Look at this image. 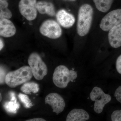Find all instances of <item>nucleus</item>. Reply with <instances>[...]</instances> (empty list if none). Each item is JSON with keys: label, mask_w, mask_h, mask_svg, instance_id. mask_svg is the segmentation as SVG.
I'll use <instances>...</instances> for the list:
<instances>
[{"label": "nucleus", "mask_w": 121, "mask_h": 121, "mask_svg": "<svg viewBox=\"0 0 121 121\" xmlns=\"http://www.w3.org/2000/svg\"><path fill=\"white\" fill-rule=\"evenodd\" d=\"M78 77L77 72L73 70H69L66 66L60 65L55 69L52 80L57 87L66 88L70 82H73Z\"/></svg>", "instance_id": "nucleus-3"}, {"label": "nucleus", "mask_w": 121, "mask_h": 121, "mask_svg": "<svg viewBox=\"0 0 121 121\" xmlns=\"http://www.w3.org/2000/svg\"><path fill=\"white\" fill-rule=\"evenodd\" d=\"M90 118V115L86 111L83 109H74L68 114L66 121H86Z\"/></svg>", "instance_id": "nucleus-13"}, {"label": "nucleus", "mask_w": 121, "mask_h": 121, "mask_svg": "<svg viewBox=\"0 0 121 121\" xmlns=\"http://www.w3.org/2000/svg\"><path fill=\"white\" fill-rule=\"evenodd\" d=\"M108 40L112 47L117 48L121 46V23L109 31Z\"/></svg>", "instance_id": "nucleus-12"}, {"label": "nucleus", "mask_w": 121, "mask_h": 121, "mask_svg": "<svg viewBox=\"0 0 121 121\" xmlns=\"http://www.w3.org/2000/svg\"><path fill=\"white\" fill-rule=\"evenodd\" d=\"M94 11L90 4H85L82 5L79 9L77 32L79 35L83 36L89 33L93 21Z\"/></svg>", "instance_id": "nucleus-1"}, {"label": "nucleus", "mask_w": 121, "mask_h": 121, "mask_svg": "<svg viewBox=\"0 0 121 121\" xmlns=\"http://www.w3.org/2000/svg\"><path fill=\"white\" fill-rule=\"evenodd\" d=\"M26 121H45L46 120L40 118H33V119H29Z\"/></svg>", "instance_id": "nucleus-25"}, {"label": "nucleus", "mask_w": 121, "mask_h": 121, "mask_svg": "<svg viewBox=\"0 0 121 121\" xmlns=\"http://www.w3.org/2000/svg\"><path fill=\"white\" fill-rule=\"evenodd\" d=\"M33 75L30 66H24L7 73L5 83L10 87L14 88L28 82L32 78Z\"/></svg>", "instance_id": "nucleus-2"}, {"label": "nucleus", "mask_w": 121, "mask_h": 121, "mask_svg": "<svg viewBox=\"0 0 121 121\" xmlns=\"http://www.w3.org/2000/svg\"><path fill=\"white\" fill-rule=\"evenodd\" d=\"M21 90L26 94H31V93L35 94L39 91V84L34 82H26L22 86Z\"/></svg>", "instance_id": "nucleus-16"}, {"label": "nucleus", "mask_w": 121, "mask_h": 121, "mask_svg": "<svg viewBox=\"0 0 121 121\" xmlns=\"http://www.w3.org/2000/svg\"><path fill=\"white\" fill-rule=\"evenodd\" d=\"M37 3L36 0H20L19 2L20 13L27 20H33L37 17Z\"/></svg>", "instance_id": "nucleus-7"}, {"label": "nucleus", "mask_w": 121, "mask_h": 121, "mask_svg": "<svg viewBox=\"0 0 121 121\" xmlns=\"http://www.w3.org/2000/svg\"><path fill=\"white\" fill-rule=\"evenodd\" d=\"M8 3L6 1H0V19H9L12 16V12L8 9Z\"/></svg>", "instance_id": "nucleus-17"}, {"label": "nucleus", "mask_w": 121, "mask_h": 121, "mask_svg": "<svg viewBox=\"0 0 121 121\" xmlns=\"http://www.w3.org/2000/svg\"><path fill=\"white\" fill-rule=\"evenodd\" d=\"M16 29L13 23L5 18L0 20V35L4 37L13 36L16 34Z\"/></svg>", "instance_id": "nucleus-10"}, {"label": "nucleus", "mask_w": 121, "mask_h": 121, "mask_svg": "<svg viewBox=\"0 0 121 121\" xmlns=\"http://www.w3.org/2000/svg\"><path fill=\"white\" fill-rule=\"evenodd\" d=\"M10 97H11V101H17V99L15 96V94L13 91H11L9 93Z\"/></svg>", "instance_id": "nucleus-24"}, {"label": "nucleus", "mask_w": 121, "mask_h": 121, "mask_svg": "<svg viewBox=\"0 0 121 121\" xmlns=\"http://www.w3.org/2000/svg\"><path fill=\"white\" fill-rule=\"evenodd\" d=\"M90 97L91 101L94 102V111L98 114L102 112L106 104L111 100L110 95L105 94L101 88L97 86L92 89L90 93Z\"/></svg>", "instance_id": "nucleus-5"}, {"label": "nucleus", "mask_w": 121, "mask_h": 121, "mask_svg": "<svg viewBox=\"0 0 121 121\" xmlns=\"http://www.w3.org/2000/svg\"><path fill=\"white\" fill-rule=\"evenodd\" d=\"M121 23V9H115L107 13L102 19L100 28L105 31H109L114 26Z\"/></svg>", "instance_id": "nucleus-8"}, {"label": "nucleus", "mask_w": 121, "mask_h": 121, "mask_svg": "<svg viewBox=\"0 0 121 121\" xmlns=\"http://www.w3.org/2000/svg\"><path fill=\"white\" fill-rule=\"evenodd\" d=\"M56 19L59 24L64 28H68L73 25L75 19L73 16L64 9H60L56 14Z\"/></svg>", "instance_id": "nucleus-11"}, {"label": "nucleus", "mask_w": 121, "mask_h": 121, "mask_svg": "<svg viewBox=\"0 0 121 121\" xmlns=\"http://www.w3.org/2000/svg\"><path fill=\"white\" fill-rule=\"evenodd\" d=\"M116 68L117 72L121 74V54L116 60Z\"/></svg>", "instance_id": "nucleus-23"}, {"label": "nucleus", "mask_w": 121, "mask_h": 121, "mask_svg": "<svg viewBox=\"0 0 121 121\" xmlns=\"http://www.w3.org/2000/svg\"><path fill=\"white\" fill-rule=\"evenodd\" d=\"M0 101H1V99H2V96H1V94H0Z\"/></svg>", "instance_id": "nucleus-27"}, {"label": "nucleus", "mask_w": 121, "mask_h": 121, "mask_svg": "<svg viewBox=\"0 0 121 121\" xmlns=\"http://www.w3.org/2000/svg\"><path fill=\"white\" fill-rule=\"evenodd\" d=\"M28 63L33 76L36 80H42L48 73L47 65L40 56L36 52L30 54Z\"/></svg>", "instance_id": "nucleus-4"}, {"label": "nucleus", "mask_w": 121, "mask_h": 121, "mask_svg": "<svg viewBox=\"0 0 121 121\" xmlns=\"http://www.w3.org/2000/svg\"><path fill=\"white\" fill-rule=\"evenodd\" d=\"M18 97L25 108H30L33 106L32 102L26 95L20 93L18 95Z\"/></svg>", "instance_id": "nucleus-19"}, {"label": "nucleus", "mask_w": 121, "mask_h": 121, "mask_svg": "<svg viewBox=\"0 0 121 121\" xmlns=\"http://www.w3.org/2000/svg\"><path fill=\"white\" fill-rule=\"evenodd\" d=\"M39 31L42 35L52 39H58L62 34V30L59 24L52 20H45L40 27Z\"/></svg>", "instance_id": "nucleus-6"}, {"label": "nucleus", "mask_w": 121, "mask_h": 121, "mask_svg": "<svg viewBox=\"0 0 121 121\" xmlns=\"http://www.w3.org/2000/svg\"><path fill=\"white\" fill-rule=\"evenodd\" d=\"M8 0H0V1H7Z\"/></svg>", "instance_id": "nucleus-29"}, {"label": "nucleus", "mask_w": 121, "mask_h": 121, "mask_svg": "<svg viewBox=\"0 0 121 121\" xmlns=\"http://www.w3.org/2000/svg\"><path fill=\"white\" fill-rule=\"evenodd\" d=\"M111 119L112 121H121V109L114 111L111 114Z\"/></svg>", "instance_id": "nucleus-20"}, {"label": "nucleus", "mask_w": 121, "mask_h": 121, "mask_svg": "<svg viewBox=\"0 0 121 121\" xmlns=\"http://www.w3.org/2000/svg\"><path fill=\"white\" fill-rule=\"evenodd\" d=\"M36 7L37 11L41 14H46L52 17L56 15L55 7L51 2L39 1L37 2Z\"/></svg>", "instance_id": "nucleus-14"}, {"label": "nucleus", "mask_w": 121, "mask_h": 121, "mask_svg": "<svg viewBox=\"0 0 121 121\" xmlns=\"http://www.w3.org/2000/svg\"><path fill=\"white\" fill-rule=\"evenodd\" d=\"M4 108L8 112L16 113L20 108L19 103L17 101H12L6 102L4 104Z\"/></svg>", "instance_id": "nucleus-18"}, {"label": "nucleus", "mask_w": 121, "mask_h": 121, "mask_svg": "<svg viewBox=\"0 0 121 121\" xmlns=\"http://www.w3.org/2000/svg\"><path fill=\"white\" fill-rule=\"evenodd\" d=\"M114 96L117 101L121 104V86L116 89L114 93Z\"/></svg>", "instance_id": "nucleus-22"}, {"label": "nucleus", "mask_w": 121, "mask_h": 121, "mask_svg": "<svg viewBox=\"0 0 121 121\" xmlns=\"http://www.w3.org/2000/svg\"><path fill=\"white\" fill-rule=\"evenodd\" d=\"M6 71L4 68L2 66H0V84H3L5 83V78H6Z\"/></svg>", "instance_id": "nucleus-21"}, {"label": "nucleus", "mask_w": 121, "mask_h": 121, "mask_svg": "<svg viewBox=\"0 0 121 121\" xmlns=\"http://www.w3.org/2000/svg\"><path fill=\"white\" fill-rule=\"evenodd\" d=\"M45 103L51 106L52 111L57 115L63 112L66 106L64 99L61 95L56 93L48 95L45 98Z\"/></svg>", "instance_id": "nucleus-9"}, {"label": "nucleus", "mask_w": 121, "mask_h": 121, "mask_svg": "<svg viewBox=\"0 0 121 121\" xmlns=\"http://www.w3.org/2000/svg\"><path fill=\"white\" fill-rule=\"evenodd\" d=\"M68 0L71 1H74L76 0Z\"/></svg>", "instance_id": "nucleus-28"}, {"label": "nucleus", "mask_w": 121, "mask_h": 121, "mask_svg": "<svg viewBox=\"0 0 121 121\" xmlns=\"http://www.w3.org/2000/svg\"><path fill=\"white\" fill-rule=\"evenodd\" d=\"M4 47V43L1 39H0V50H1Z\"/></svg>", "instance_id": "nucleus-26"}, {"label": "nucleus", "mask_w": 121, "mask_h": 121, "mask_svg": "<svg viewBox=\"0 0 121 121\" xmlns=\"http://www.w3.org/2000/svg\"><path fill=\"white\" fill-rule=\"evenodd\" d=\"M95 7L102 12L106 13L111 7L113 0H94Z\"/></svg>", "instance_id": "nucleus-15"}]
</instances>
